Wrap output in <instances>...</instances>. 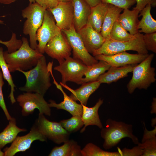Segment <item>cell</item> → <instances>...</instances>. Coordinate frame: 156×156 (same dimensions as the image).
I'll return each mask as SVG.
<instances>
[{
	"mask_svg": "<svg viewBox=\"0 0 156 156\" xmlns=\"http://www.w3.org/2000/svg\"><path fill=\"white\" fill-rule=\"evenodd\" d=\"M21 40L22 44L16 51L11 53L3 51V56L10 72L31 69L43 55L37 49H34L30 47L26 38L23 37Z\"/></svg>",
	"mask_w": 156,
	"mask_h": 156,
	"instance_id": "cell-1",
	"label": "cell"
},
{
	"mask_svg": "<svg viewBox=\"0 0 156 156\" xmlns=\"http://www.w3.org/2000/svg\"><path fill=\"white\" fill-rule=\"evenodd\" d=\"M17 71L23 73L26 78L25 85L19 88L21 91L37 93L44 96L51 85V73L44 55L39 60L34 68L28 71L21 70Z\"/></svg>",
	"mask_w": 156,
	"mask_h": 156,
	"instance_id": "cell-2",
	"label": "cell"
},
{
	"mask_svg": "<svg viewBox=\"0 0 156 156\" xmlns=\"http://www.w3.org/2000/svg\"><path fill=\"white\" fill-rule=\"evenodd\" d=\"M101 135L104 140L103 147L105 150L112 148L125 138L131 139L135 144L139 142L138 138L133 134V126L111 118L106 122V126L101 129Z\"/></svg>",
	"mask_w": 156,
	"mask_h": 156,
	"instance_id": "cell-3",
	"label": "cell"
},
{
	"mask_svg": "<svg viewBox=\"0 0 156 156\" xmlns=\"http://www.w3.org/2000/svg\"><path fill=\"white\" fill-rule=\"evenodd\" d=\"M154 57L153 53L149 54L143 61L133 67L132 78L127 86L129 94L133 93L136 88L146 90L155 81V69L151 66Z\"/></svg>",
	"mask_w": 156,
	"mask_h": 156,
	"instance_id": "cell-4",
	"label": "cell"
},
{
	"mask_svg": "<svg viewBox=\"0 0 156 156\" xmlns=\"http://www.w3.org/2000/svg\"><path fill=\"white\" fill-rule=\"evenodd\" d=\"M143 34L138 33L133 38L126 41H119L109 38L92 54L94 57L99 54L109 55L127 51H137L138 53L148 54L143 39Z\"/></svg>",
	"mask_w": 156,
	"mask_h": 156,
	"instance_id": "cell-5",
	"label": "cell"
},
{
	"mask_svg": "<svg viewBox=\"0 0 156 156\" xmlns=\"http://www.w3.org/2000/svg\"><path fill=\"white\" fill-rule=\"evenodd\" d=\"M46 10L34 2L29 3L27 6L22 10V16L26 18L24 24L23 32L25 35H29L30 46L34 49L37 47L36 34L42 23Z\"/></svg>",
	"mask_w": 156,
	"mask_h": 156,
	"instance_id": "cell-6",
	"label": "cell"
},
{
	"mask_svg": "<svg viewBox=\"0 0 156 156\" xmlns=\"http://www.w3.org/2000/svg\"><path fill=\"white\" fill-rule=\"evenodd\" d=\"M59 64V65L54 68V69L61 75V83L65 84L68 81H71L79 85L82 84V79L87 66L70 56Z\"/></svg>",
	"mask_w": 156,
	"mask_h": 156,
	"instance_id": "cell-7",
	"label": "cell"
},
{
	"mask_svg": "<svg viewBox=\"0 0 156 156\" xmlns=\"http://www.w3.org/2000/svg\"><path fill=\"white\" fill-rule=\"evenodd\" d=\"M17 101L22 108V114L27 116L32 114L35 109H38L39 113L50 116L51 107L45 100L44 96L37 93L26 92L18 95Z\"/></svg>",
	"mask_w": 156,
	"mask_h": 156,
	"instance_id": "cell-8",
	"label": "cell"
},
{
	"mask_svg": "<svg viewBox=\"0 0 156 156\" xmlns=\"http://www.w3.org/2000/svg\"><path fill=\"white\" fill-rule=\"evenodd\" d=\"M35 124L47 139L55 144H61L69 140L70 133L62 127L60 122L50 121L43 114L39 113Z\"/></svg>",
	"mask_w": 156,
	"mask_h": 156,
	"instance_id": "cell-9",
	"label": "cell"
},
{
	"mask_svg": "<svg viewBox=\"0 0 156 156\" xmlns=\"http://www.w3.org/2000/svg\"><path fill=\"white\" fill-rule=\"evenodd\" d=\"M61 31L65 35L70 45L73 58L81 61L87 66H91L99 62L87 51L73 25L69 29L62 30Z\"/></svg>",
	"mask_w": 156,
	"mask_h": 156,
	"instance_id": "cell-10",
	"label": "cell"
},
{
	"mask_svg": "<svg viewBox=\"0 0 156 156\" xmlns=\"http://www.w3.org/2000/svg\"><path fill=\"white\" fill-rule=\"evenodd\" d=\"M61 32V29L56 25L51 12L49 10H46L42 23L36 34V39L38 42L36 49L43 54L47 43Z\"/></svg>",
	"mask_w": 156,
	"mask_h": 156,
	"instance_id": "cell-11",
	"label": "cell"
},
{
	"mask_svg": "<svg viewBox=\"0 0 156 156\" xmlns=\"http://www.w3.org/2000/svg\"><path fill=\"white\" fill-rule=\"evenodd\" d=\"M47 139L34 124L28 133L23 136H17L10 147L4 149V156H13L17 153L25 151L30 148L35 140L44 142Z\"/></svg>",
	"mask_w": 156,
	"mask_h": 156,
	"instance_id": "cell-12",
	"label": "cell"
},
{
	"mask_svg": "<svg viewBox=\"0 0 156 156\" xmlns=\"http://www.w3.org/2000/svg\"><path fill=\"white\" fill-rule=\"evenodd\" d=\"M72 48L64 34L61 32L51 38L44 48L45 52L59 63L70 56Z\"/></svg>",
	"mask_w": 156,
	"mask_h": 156,
	"instance_id": "cell-13",
	"label": "cell"
},
{
	"mask_svg": "<svg viewBox=\"0 0 156 156\" xmlns=\"http://www.w3.org/2000/svg\"><path fill=\"white\" fill-rule=\"evenodd\" d=\"M148 54H132L124 51L113 55H97L94 57L97 60L105 61L111 66L121 67L139 64L145 59Z\"/></svg>",
	"mask_w": 156,
	"mask_h": 156,
	"instance_id": "cell-14",
	"label": "cell"
},
{
	"mask_svg": "<svg viewBox=\"0 0 156 156\" xmlns=\"http://www.w3.org/2000/svg\"><path fill=\"white\" fill-rule=\"evenodd\" d=\"M49 10L62 30L68 29L73 25V8L72 2H60L57 5Z\"/></svg>",
	"mask_w": 156,
	"mask_h": 156,
	"instance_id": "cell-15",
	"label": "cell"
},
{
	"mask_svg": "<svg viewBox=\"0 0 156 156\" xmlns=\"http://www.w3.org/2000/svg\"><path fill=\"white\" fill-rule=\"evenodd\" d=\"M77 32L90 53L92 54L100 48L105 40L101 33L96 31L88 23Z\"/></svg>",
	"mask_w": 156,
	"mask_h": 156,
	"instance_id": "cell-16",
	"label": "cell"
},
{
	"mask_svg": "<svg viewBox=\"0 0 156 156\" xmlns=\"http://www.w3.org/2000/svg\"><path fill=\"white\" fill-rule=\"evenodd\" d=\"M51 75L53 79V83L57 88L59 89L63 94L64 100L59 103H57L53 100L49 101V105L50 107L56 108L57 109H62L69 112L72 116H81L83 112V108L81 104L77 103L70 96H68L63 90L60 84H59L56 81L53 76L52 69L50 70Z\"/></svg>",
	"mask_w": 156,
	"mask_h": 156,
	"instance_id": "cell-17",
	"label": "cell"
},
{
	"mask_svg": "<svg viewBox=\"0 0 156 156\" xmlns=\"http://www.w3.org/2000/svg\"><path fill=\"white\" fill-rule=\"evenodd\" d=\"M73 8V24L77 31L86 25L91 12V7L83 0H72Z\"/></svg>",
	"mask_w": 156,
	"mask_h": 156,
	"instance_id": "cell-18",
	"label": "cell"
},
{
	"mask_svg": "<svg viewBox=\"0 0 156 156\" xmlns=\"http://www.w3.org/2000/svg\"><path fill=\"white\" fill-rule=\"evenodd\" d=\"M60 85L71 92L70 97L75 101H79L81 104L86 105L90 96L99 87L101 83L98 81L83 83L78 88L73 90L66 84Z\"/></svg>",
	"mask_w": 156,
	"mask_h": 156,
	"instance_id": "cell-19",
	"label": "cell"
},
{
	"mask_svg": "<svg viewBox=\"0 0 156 156\" xmlns=\"http://www.w3.org/2000/svg\"><path fill=\"white\" fill-rule=\"evenodd\" d=\"M103 102V100L100 99L95 105L91 107L81 104L83 112L81 118L84 124V126L81 130V133L83 132L87 127L89 125H95L101 129L103 127L98 112Z\"/></svg>",
	"mask_w": 156,
	"mask_h": 156,
	"instance_id": "cell-20",
	"label": "cell"
},
{
	"mask_svg": "<svg viewBox=\"0 0 156 156\" xmlns=\"http://www.w3.org/2000/svg\"><path fill=\"white\" fill-rule=\"evenodd\" d=\"M123 13L120 14L117 19L122 27L132 35H135L139 33L138 26L139 21V14L140 11L129 9L123 10Z\"/></svg>",
	"mask_w": 156,
	"mask_h": 156,
	"instance_id": "cell-21",
	"label": "cell"
},
{
	"mask_svg": "<svg viewBox=\"0 0 156 156\" xmlns=\"http://www.w3.org/2000/svg\"><path fill=\"white\" fill-rule=\"evenodd\" d=\"M135 65H129L121 67L111 66L107 71L101 75L97 80L101 84H109L116 82L127 76L129 73L132 72Z\"/></svg>",
	"mask_w": 156,
	"mask_h": 156,
	"instance_id": "cell-22",
	"label": "cell"
},
{
	"mask_svg": "<svg viewBox=\"0 0 156 156\" xmlns=\"http://www.w3.org/2000/svg\"><path fill=\"white\" fill-rule=\"evenodd\" d=\"M108 6L109 4L101 2L91 8L87 23L90 24L94 29L99 32L101 33Z\"/></svg>",
	"mask_w": 156,
	"mask_h": 156,
	"instance_id": "cell-23",
	"label": "cell"
},
{
	"mask_svg": "<svg viewBox=\"0 0 156 156\" xmlns=\"http://www.w3.org/2000/svg\"><path fill=\"white\" fill-rule=\"evenodd\" d=\"M49 156H82L81 146L73 140H68L59 146L55 147Z\"/></svg>",
	"mask_w": 156,
	"mask_h": 156,
	"instance_id": "cell-24",
	"label": "cell"
},
{
	"mask_svg": "<svg viewBox=\"0 0 156 156\" xmlns=\"http://www.w3.org/2000/svg\"><path fill=\"white\" fill-rule=\"evenodd\" d=\"M123 9L109 4L107 11L101 27V33L105 39L110 38L113 25Z\"/></svg>",
	"mask_w": 156,
	"mask_h": 156,
	"instance_id": "cell-25",
	"label": "cell"
},
{
	"mask_svg": "<svg viewBox=\"0 0 156 156\" xmlns=\"http://www.w3.org/2000/svg\"><path fill=\"white\" fill-rule=\"evenodd\" d=\"M151 5H147L140 12L138 17L142 16L139 21L138 28L139 32L146 33L156 32V21L152 17L151 14Z\"/></svg>",
	"mask_w": 156,
	"mask_h": 156,
	"instance_id": "cell-26",
	"label": "cell"
},
{
	"mask_svg": "<svg viewBox=\"0 0 156 156\" xmlns=\"http://www.w3.org/2000/svg\"><path fill=\"white\" fill-rule=\"evenodd\" d=\"M27 131L25 129H21L16 125V120L12 118L9 120V123L3 131L0 133V148H3L6 145L12 142L17 137L18 134Z\"/></svg>",
	"mask_w": 156,
	"mask_h": 156,
	"instance_id": "cell-27",
	"label": "cell"
},
{
	"mask_svg": "<svg viewBox=\"0 0 156 156\" xmlns=\"http://www.w3.org/2000/svg\"><path fill=\"white\" fill-rule=\"evenodd\" d=\"M111 66L106 62L100 60L96 63L88 66L82 81V84L97 81L99 77L107 70Z\"/></svg>",
	"mask_w": 156,
	"mask_h": 156,
	"instance_id": "cell-28",
	"label": "cell"
},
{
	"mask_svg": "<svg viewBox=\"0 0 156 156\" xmlns=\"http://www.w3.org/2000/svg\"><path fill=\"white\" fill-rule=\"evenodd\" d=\"M3 53V49L2 47H0V67L1 70L3 78L7 81L10 87V92L9 97L10 98L12 104H13L16 102L14 94L15 91L14 88L16 86L14 83L7 64L4 58Z\"/></svg>",
	"mask_w": 156,
	"mask_h": 156,
	"instance_id": "cell-29",
	"label": "cell"
},
{
	"mask_svg": "<svg viewBox=\"0 0 156 156\" xmlns=\"http://www.w3.org/2000/svg\"><path fill=\"white\" fill-rule=\"evenodd\" d=\"M82 156H122L120 151L111 152L103 150L94 144H87L81 149Z\"/></svg>",
	"mask_w": 156,
	"mask_h": 156,
	"instance_id": "cell-30",
	"label": "cell"
},
{
	"mask_svg": "<svg viewBox=\"0 0 156 156\" xmlns=\"http://www.w3.org/2000/svg\"><path fill=\"white\" fill-rule=\"evenodd\" d=\"M135 35H132L128 33L117 20L111 30L110 38L119 41H126L133 38Z\"/></svg>",
	"mask_w": 156,
	"mask_h": 156,
	"instance_id": "cell-31",
	"label": "cell"
},
{
	"mask_svg": "<svg viewBox=\"0 0 156 156\" xmlns=\"http://www.w3.org/2000/svg\"><path fill=\"white\" fill-rule=\"evenodd\" d=\"M62 127L71 133L77 132L84 126L81 116H73L70 118L61 120L60 122Z\"/></svg>",
	"mask_w": 156,
	"mask_h": 156,
	"instance_id": "cell-32",
	"label": "cell"
},
{
	"mask_svg": "<svg viewBox=\"0 0 156 156\" xmlns=\"http://www.w3.org/2000/svg\"><path fill=\"white\" fill-rule=\"evenodd\" d=\"M143 151L142 156L156 155V137L146 139L141 143L137 144Z\"/></svg>",
	"mask_w": 156,
	"mask_h": 156,
	"instance_id": "cell-33",
	"label": "cell"
},
{
	"mask_svg": "<svg viewBox=\"0 0 156 156\" xmlns=\"http://www.w3.org/2000/svg\"><path fill=\"white\" fill-rule=\"evenodd\" d=\"M143 39L147 50L156 53V32L146 33L143 35Z\"/></svg>",
	"mask_w": 156,
	"mask_h": 156,
	"instance_id": "cell-34",
	"label": "cell"
},
{
	"mask_svg": "<svg viewBox=\"0 0 156 156\" xmlns=\"http://www.w3.org/2000/svg\"><path fill=\"white\" fill-rule=\"evenodd\" d=\"M101 2L111 4L123 9H129L136 3L135 0H101Z\"/></svg>",
	"mask_w": 156,
	"mask_h": 156,
	"instance_id": "cell-35",
	"label": "cell"
},
{
	"mask_svg": "<svg viewBox=\"0 0 156 156\" xmlns=\"http://www.w3.org/2000/svg\"><path fill=\"white\" fill-rule=\"evenodd\" d=\"M3 78L2 71L0 70V107L4 112L7 119L9 121L12 119V117L9 114L4 100L2 90L3 86L4 83Z\"/></svg>",
	"mask_w": 156,
	"mask_h": 156,
	"instance_id": "cell-36",
	"label": "cell"
},
{
	"mask_svg": "<svg viewBox=\"0 0 156 156\" xmlns=\"http://www.w3.org/2000/svg\"><path fill=\"white\" fill-rule=\"evenodd\" d=\"M120 150L122 156H142L143 152L142 149L138 145L131 149H128L125 148L122 150L120 149Z\"/></svg>",
	"mask_w": 156,
	"mask_h": 156,
	"instance_id": "cell-37",
	"label": "cell"
},
{
	"mask_svg": "<svg viewBox=\"0 0 156 156\" xmlns=\"http://www.w3.org/2000/svg\"><path fill=\"white\" fill-rule=\"evenodd\" d=\"M35 1L47 10L55 7L59 2L58 0H35Z\"/></svg>",
	"mask_w": 156,
	"mask_h": 156,
	"instance_id": "cell-38",
	"label": "cell"
},
{
	"mask_svg": "<svg viewBox=\"0 0 156 156\" xmlns=\"http://www.w3.org/2000/svg\"><path fill=\"white\" fill-rule=\"evenodd\" d=\"M136 5L133 9L136 10L140 12L146 6L150 4L151 6L155 7L156 6V0H135Z\"/></svg>",
	"mask_w": 156,
	"mask_h": 156,
	"instance_id": "cell-39",
	"label": "cell"
},
{
	"mask_svg": "<svg viewBox=\"0 0 156 156\" xmlns=\"http://www.w3.org/2000/svg\"><path fill=\"white\" fill-rule=\"evenodd\" d=\"M144 125L145 129L142 142H143L146 139L156 136V126H155V129L153 130L148 131L146 128L144 124Z\"/></svg>",
	"mask_w": 156,
	"mask_h": 156,
	"instance_id": "cell-40",
	"label": "cell"
},
{
	"mask_svg": "<svg viewBox=\"0 0 156 156\" xmlns=\"http://www.w3.org/2000/svg\"><path fill=\"white\" fill-rule=\"evenodd\" d=\"M88 4L91 8L94 7L101 2V0H83Z\"/></svg>",
	"mask_w": 156,
	"mask_h": 156,
	"instance_id": "cell-41",
	"label": "cell"
},
{
	"mask_svg": "<svg viewBox=\"0 0 156 156\" xmlns=\"http://www.w3.org/2000/svg\"><path fill=\"white\" fill-rule=\"evenodd\" d=\"M0 43L4 44L6 47L8 49H9L11 48L12 46L13 42L12 40L11 39L6 41H3L0 40Z\"/></svg>",
	"mask_w": 156,
	"mask_h": 156,
	"instance_id": "cell-42",
	"label": "cell"
},
{
	"mask_svg": "<svg viewBox=\"0 0 156 156\" xmlns=\"http://www.w3.org/2000/svg\"><path fill=\"white\" fill-rule=\"evenodd\" d=\"M18 0H0V3L8 5L13 3Z\"/></svg>",
	"mask_w": 156,
	"mask_h": 156,
	"instance_id": "cell-43",
	"label": "cell"
},
{
	"mask_svg": "<svg viewBox=\"0 0 156 156\" xmlns=\"http://www.w3.org/2000/svg\"><path fill=\"white\" fill-rule=\"evenodd\" d=\"M59 2H70L72 1V0H58Z\"/></svg>",
	"mask_w": 156,
	"mask_h": 156,
	"instance_id": "cell-44",
	"label": "cell"
},
{
	"mask_svg": "<svg viewBox=\"0 0 156 156\" xmlns=\"http://www.w3.org/2000/svg\"><path fill=\"white\" fill-rule=\"evenodd\" d=\"M1 149L0 148V156H4V153L1 151Z\"/></svg>",
	"mask_w": 156,
	"mask_h": 156,
	"instance_id": "cell-45",
	"label": "cell"
},
{
	"mask_svg": "<svg viewBox=\"0 0 156 156\" xmlns=\"http://www.w3.org/2000/svg\"><path fill=\"white\" fill-rule=\"evenodd\" d=\"M28 1L30 3L35 2V0H28Z\"/></svg>",
	"mask_w": 156,
	"mask_h": 156,
	"instance_id": "cell-46",
	"label": "cell"
},
{
	"mask_svg": "<svg viewBox=\"0 0 156 156\" xmlns=\"http://www.w3.org/2000/svg\"><path fill=\"white\" fill-rule=\"evenodd\" d=\"M0 24H3V21L1 20H0Z\"/></svg>",
	"mask_w": 156,
	"mask_h": 156,
	"instance_id": "cell-47",
	"label": "cell"
}]
</instances>
